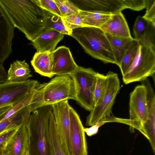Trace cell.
Segmentation results:
<instances>
[{
  "instance_id": "obj_36",
  "label": "cell",
  "mask_w": 155,
  "mask_h": 155,
  "mask_svg": "<svg viewBox=\"0 0 155 155\" xmlns=\"http://www.w3.org/2000/svg\"><path fill=\"white\" fill-rule=\"evenodd\" d=\"M7 81V72L3 66L0 65V83Z\"/></svg>"
},
{
  "instance_id": "obj_5",
  "label": "cell",
  "mask_w": 155,
  "mask_h": 155,
  "mask_svg": "<svg viewBox=\"0 0 155 155\" xmlns=\"http://www.w3.org/2000/svg\"><path fill=\"white\" fill-rule=\"evenodd\" d=\"M139 43L136 57L122 76L123 81L126 84L143 81L148 77L153 76L155 73V49Z\"/></svg>"
},
{
  "instance_id": "obj_21",
  "label": "cell",
  "mask_w": 155,
  "mask_h": 155,
  "mask_svg": "<svg viewBox=\"0 0 155 155\" xmlns=\"http://www.w3.org/2000/svg\"><path fill=\"white\" fill-rule=\"evenodd\" d=\"M50 53L36 52L31 61L36 72L49 78L54 76L52 72V64Z\"/></svg>"
},
{
  "instance_id": "obj_19",
  "label": "cell",
  "mask_w": 155,
  "mask_h": 155,
  "mask_svg": "<svg viewBox=\"0 0 155 155\" xmlns=\"http://www.w3.org/2000/svg\"><path fill=\"white\" fill-rule=\"evenodd\" d=\"M141 82L147 88L148 108V119L142 130L146 136L152 137L155 135V95L150 83L147 78Z\"/></svg>"
},
{
  "instance_id": "obj_34",
  "label": "cell",
  "mask_w": 155,
  "mask_h": 155,
  "mask_svg": "<svg viewBox=\"0 0 155 155\" xmlns=\"http://www.w3.org/2000/svg\"><path fill=\"white\" fill-rule=\"evenodd\" d=\"M19 127L9 129L0 133V143L4 142H7Z\"/></svg>"
},
{
  "instance_id": "obj_4",
  "label": "cell",
  "mask_w": 155,
  "mask_h": 155,
  "mask_svg": "<svg viewBox=\"0 0 155 155\" xmlns=\"http://www.w3.org/2000/svg\"><path fill=\"white\" fill-rule=\"evenodd\" d=\"M37 88L40 96V107L68 99L76 100L74 83L69 74L56 75L49 82L39 84Z\"/></svg>"
},
{
  "instance_id": "obj_33",
  "label": "cell",
  "mask_w": 155,
  "mask_h": 155,
  "mask_svg": "<svg viewBox=\"0 0 155 155\" xmlns=\"http://www.w3.org/2000/svg\"><path fill=\"white\" fill-rule=\"evenodd\" d=\"M123 1L126 9L139 11L145 7V0H123Z\"/></svg>"
},
{
  "instance_id": "obj_39",
  "label": "cell",
  "mask_w": 155,
  "mask_h": 155,
  "mask_svg": "<svg viewBox=\"0 0 155 155\" xmlns=\"http://www.w3.org/2000/svg\"><path fill=\"white\" fill-rule=\"evenodd\" d=\"M25 155H29L28 153H26Z\"/></svg>"
},
{
  "instance_id": "obj_10",
  "label": "cell",
  "mask_w": 155,
  "mask_h": 155,
  "mask_svg": "<svg viewBox=\"0 0 155 155\" xmlns=\"http://www.w3.org/2000/svg\"><path fill=\"white\" fill-rule=\"evenodd\" d=\"M52 105L60 144L66 154L70 155V120L69 107L70 106L68 100L59 102Z\"/></svg>"
},
{
  "instance_id": "obj_32",
  "label": "cell",
  "mask_w": 155,
  "mask_h": 155,
  "mask_svg": "<svg viewBox=\"0 0 155 155\" xmlns=\"http://www.w3.org/2000/svg\"><path fill=\"white\" fill-rule=\"evenodd\" d=\"M146 12L143 17L155 23V0H145Z\"/></svg>"
},
{
  "instance_id": "obj_31",
  "label": "cell",
  "mask_w": 155,
  "mask_h": 155,
  "mask_svg": "<svg viewBox=\"0 0 155 155\" xmlns=\"http://www.w3.org/2000/svg\"><path fill=\"white\" fill-rule=\"evenodd\" d=\"M32 0L43 10L61 17L59 10L54 0Z\"/></svg>"
},
{
  "instance_id": "obj_2",
  "label": "cell",
  "mask_w": 155,
  "mask_h": 155,
  "mask_svg": "<svg viewBox=\"0 0 155 155\" xmlns=\"http://www.w3.org/2000/svg\"><path fill=\"white\" fill-rule=\"evenodd\" d=\"M52 105L41 106L31 113L27 125L29 135V155H51L48 124Z\"/></svg>"
},
{
  "instance_id": "obj_35",
  "label": "cell",
  "mask_w": 155,
  "mask_h": 155,
  "mask_svg": "<svg viewBox=\"0 0 155 155\" xmlns=\"http://www.w3.org/2000/svg\"><path fill=\"white\" fill-rule=\"evenodd\" d=\"M99 128L94 125L89 128H84V130L88 136H91L96 134L98 132Z\"/></svg>"
},
{
  "instance_id": "obj_37",
  "label": "cell",
  "mask_w": 155,
  "mask_h": 155,
  "mask_svg": "<svg viewBox=\"0 0 155 155\" xmlns=\"http://www.w3.org/2000/svg\"><path fill=\"white\" fill-rule=\"evenodd\" d=\"M11 106H7L0 108V117L8 111L12 107Z\"/></svg>"
},
{
  "instance_id": "obj_11",
  "label": "cell",
  "mask_w": 155,
  "mask_h": 155,
  "mask_svg": "<svg viewBox=\"0 0 155 155\" xmlns=\"http://www.w3.org/2000/svg\"><path fill=\"white\" fill-rule=\"evenodd\" d=\"M69 115L70 155H87L84 127L79 115L71 106L69 107Z\"/></svg>"
},
{
  "instance_id": "obj_25",
  "label": "cell",
  "mask_w": 155,
  "mask_h": 155,
  "mask_svg": "<svg viewBox=\"0 0 155 155\" xmlns=\"http://www.w3.org/2000/svg\"><path fill=\"white\" fill-rule=\"evenodd\" d=\"M43 29H53L64 35L71 36L72 32L64 24L61 17L48 12Z\"/></svg>"
},
{
  "instance_id": "obj_9",
  "label": "cell",
  "mask_w": 155,
  "mask_h": 155,
  "mask_svg": "<svg viewBox=\"0 0 155 155\" xmlns=\"http://www.w3.org/2000/svg\"><path fill=\"white\" fill-rule=\"evenodd\" d=\"M37 80L6 81L0 83V108L12 106L25 97L39 84Z\"/></svg>"
},
{
  "instance_id": "obj_8",
  "label": "cell",
  "mask_w": 155,
  "mask_h": 155,
  "mask_svg": "<svg viewBox=\"0 0 155 155\" xmlns=\"http://www.w3.org/2000/svg\"><path fill=\"white\" fill-rule=\"evenodd\" d=\"M148 116L147 90L143 84L136 86L130 93L129 101L130 130L136 129L142 132L143 127Z\"/></svg>"
},
{
  "instance_id": "obj_15",
  "label": "cell",
  "mask_w": 155,
  "mask_h": 155,
  "mask_svg": "<svg viewBox=\"0 0 155 155\" xmlns=\"http://www.w3.org/2000/svg\"><path fill=\"white\" fill-rule=\"evenodd\" d=\"M29 141L27 126L22 125L6 143L3 155H25L28 153Z\"/></svg>"
},
{
  "instance_id": "obj_18",
  "label": "cell",
  "mask_w": 155,
  "mask_h": 155,
  "mask_svg": "<svg viewBox=\"0 0 155 155\" xmlns=\"http://www.w3.org/2000/svg\"><path fill=\"white\" fill-rule=\"evenodd\" d=\"M100 28L105 33L113 36L132 37L127 21L121 12L112 15Z\"/></svg>"
},
{
  "instance_id": "obj_23",
  "label": "cell",
  "mask_w": 155,
  "mask_h": 155,
  "mask_svg": "<svg viewBox=\"0 0 155 155\" xmlns=\"http://www.w3.org/2000/svg\"><path fill=\"white\" fill-rule=\"evenodd\" d=\"M79 13L84 26L100 28L111 17L112 15L96 12L80 10Z\"/></svg>"
},
{
  "instance_id": "obj_1",
  "label": "cell",
  "mask_w": 155,
  "mask_h": 155,
  "mask_svg": "<svg viewBox=\"0 0 155 155\" xmlns=\"http://www.w3.org/2000/svg\"><path fill=\"white\" fill-rule=\"evenodd\" d=\"M0 6L11 22L32 41L43 30L48 12L32 0H0Z\"/></svg>"
},
{
  "instance_id": "obj_17",
  "label": "cell",
  "mask_w": 155,
  "mask_h": 155,
  "mask_svg": "<svg viewBox=\"0 0 155 155\" xmlns=\"http://www.w3.org/2000/svg\"><path fill=\"white\" fill-rule=\"evenodd\" d=\"M64 34L53 29H43L32 41L37 52H51L64 37Z\"/></svg>"
},
{
  "instance_id": "obj_14",
  "label": "cell",
  "mask_w": 155,
  "mask_h": 155,
  "mask_svg": "<svg viewBox=\"0 0 155 155\" xmlns=\"http://www.w3.org/2000/svg\"><path fill=\"white\" fill-rule=\"evenodd\" d=\"M15 27L0 6V65L12 52V40Z\"/></svg>"
},
{
  "instance_id": "obj_28",
  "label": "cell",
  "mask_w": 155,
  "mask_h": 155,
  "mask_svg": "<svg viewBox=\"0 0 155 155\" xmlns=\"http://www.w3.org/2000/svg\"><path fill=\"white\" fill-rule=\"evenodd\" d=\"M106 83V75L97 72L94 94V107L100 102L104 92Z\"/></svg>"
},
{
  "instance_id": "obj_38",
  "label": "cell",
  "mask_w": 155,
  "mask_h": 155,
  "mask_svg": "<svg viewBox=\"0 0 155 155\" xmlns=\"http://www.w3.org/2000/svg\"><path fill=\"white\" fill-rule=\"evenodd\" d=\"M7 142L0 143V155H3L4 150Z\"/></svg>"
},
{
  "instance_id": "obj_22",
  "label": "cell",
  "mask_w": 155,
  "mask_h": 155,
  "mask_svg": "<svg viewBox=\"0 0 155 155\" xmlns=\"http://www.w3.org/2000/svg\"><path fill=\"white\" fill-rule=\"evenodd\" d=\"M7 81L22 82L32 77L28 64L25 60H17L11 64L7 72Z\"/></svg>"
},
{
  "instance_id": "obj_12",
  "label": "cell",
  "mask_w": 155,
  "mask_h": 155,
  "mask_svg": "<svg viewBox=\"0 0 155 155\" xmlns=\"http://www.w3.org/2000/svg\"><path fill=\"white\" fill-rule=\"evenodd\" d=\"M80 11L112 15L126 9L123 0H70Z\"/></svg>"
},
{
  "instance_id": "obj_6",
  "label": "cell",
  "mask_w": 155,
  "mask_h": 155,
  "mask_svg": "<svg viewBox=\"0 0 155 155\" xmlns=\"http://www.w3.org/2000/svg\"><path fill=\"white\" fill-rule=\"evenodd\" d=\"M106 75L107 83L104 92L99 103L87 116V126H93L112 114V107L120 88V81L117 74L113 72L109 71Z\"/></svg>"
},
{
  "instance_id": "obj_24",
  "label": "cell",
  "mask_w": 155,
  "mask_h": 155,
  "mask_svg": "<svg viewBox=\"0 0 155 155\" xmlns=\"http://www.w3.org/2000/svg\"><path fill=\"white\" fill-rule=\"evenodd\" d=\"M48 138L51 155H66L60 144L52 111L49 120Z\"/></svg>"
},
{
  "instance_id": "obj_13",
  "label": "cell",
  "mask_w": 155,
  "mask_h": 155,
  "mask_svg": "<svg viewBox=\"0 0 155 155\" xmlns=\"http://www.w3.org/2000/svg\"><path fill=\"white\" fill-rule=\"evenodd\" d=\"M52 72L55 75H70L78 68L69 48L62 46L50 53Z\"/></svg>"
},
{
  "instance_id": "obj_7",
  "label": "cell",
  "mask_w": 155,
  "mask_h": 155,
  "mask_svg": "<svg viewBox=\"0 0 155 155\" xmlns=\"http://www.w3.org/2000/svg\"><path fill=\"white\" fill-rule=\"evenodd\" d=\"M97 72L91 68L78 66L70 74L76 90V100L85 110L90 111L94 107V94Z\"/></svg>"
},
{
  "instance_id": "obj_30",
  "label": "cell",
  "mask_w": 155,
  "mask_h": 155,
  "mask_svg": "<svg viewBox=\"0 0 155 155\" xmlns=\"http://www.w3.org/2000/svg\"><path fill=\"white\" fill-rule=\"evenodd\" d=\"M61 18L64 24L71 31L76 28L84 27L79 12Z\"/></svg>"
},
{
  "instance_id": "obj_27",
  "label": "cell",
  "mask_w": 155,
  "mask_h": 155,
  "mask_svg": "<svg viewBox=\"0 0 155 155\" xmlns=\"http://www.w3.org/2000/svg\"><path fill=\"white\" fill-rule=\"evenodd\" d=\"M36 88L32 90L21 101L12 106L11 108L6 113L1 116L0 123L9 118L19 110L30 104L35 92Z\"/></svg>"
},
{
  "instance_id": "obj_29",
  "label": "cell",
  "mask_w": 155,
  "mask_h": 155,
  "mask_svg": "<svg viewBox=\"0 0 155 155\" xmlns=\"http://www.w3.org/2000/svg\"><path fill=\"white\" fill-rule=\"evenodd\" d=\"M60 12L61 17L78 13L80 10L70 0H54Z\"/></svg>"
},
{
  "instance_id": "obj_3",
  "label": "cell",
  "mask_w": 155,
  "mask_h": 155,
  "mask_svg": "<svg viewBox=\"0 0 155 155\" xmlns=\"http://www.w3.org/2000/svg\"><path fill=\"white\" fill-rule=\"evenodd\" d=\"M71 36L81 45L85 52L105 63H115L109 42L100 28L84 26L72 30Z\"/></svg>"
},
{
  "instance_id": "obj_20",
  "label": "cell",
  "mask_w": 155,
  "mask_h": 155,
  "mask_svg": "<svg viewBox=\"0 0 155 155\" xmlns=\"http://www.w3.org/2000/svg\"><path fill=\"white\" fill-rule=\"evenodd\" d=\"M105 34L114 56L115 64L119 67L124 55L130 47L134 38L132 37L116 36L107 33Z\"/></svg>"
},
{
  "instance_id": "obj_26",
  "label": "cell",
  "mask_w": 155,
  "mask_h": 155,
  "mask_svg": "<svg viewBox=\"0 0 155 155\" xmlns=\"http://www.w3.org/2000/svg\"><path fill=\"white\" fill-rule=\"evenodd\" d=\"M139 45L138 41L134 38L130 47L124 55L119 67L122 76L133 63L136 57Z\"/></svg>"
},
{
  "instance_id": "obj_16",
  "label": "cell",
  "mask_w": 155,
  "mask_h": 155,
  "mask_svg": "<svg viewBox=\"0 0 155 155\" xmlns=\"http://www.w3.org/2000/svg\"><path fill=\"white\" fill-rule=\"evenodd\" d=\"M135 39L141 44L155 48V23L138 16L133 28Z\"/></svg>"
}]
</instances>
